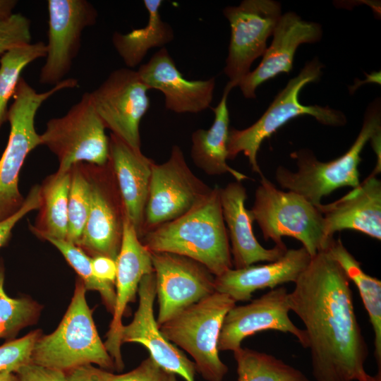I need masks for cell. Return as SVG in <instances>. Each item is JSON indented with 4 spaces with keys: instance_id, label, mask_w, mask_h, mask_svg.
Listing matches in <instances>:
<instances>
[{
    "instance_id": "cell-1",
    "label": "cell",
    "mask_w": 381,
    "mask_h": 381,
    "mask_svg": "<svg viewBox=\"0 0 381 381\" xmlns=\"http://www.w3.org/2000/svg\"><path fill=\"white\" fill-rule=\"evenodd\" d=\"M288 294L302 321L315 381H377L365 370L368 348L355 313L350 280L327 250L311 260Z\"/></svg>"
},
{
    "instance_id": "cell-2",
    "label": "cell",
    "mask_w": 381,
    "mask_h": 381,
    "mask_svg": "<svg viewBox=\"0 0 381 381\" xmlns=\"http://www.w3.org/2000/svg\"><path fill=\"white\" fill-rule=\"evenodd\" d=\"M220 187L210 193L181 217L147 231L140 239L150 252H167L193 259L214 277L233 267Z\"/></svg>"
},
{
    "instance_id": "cell-3",
    "label": "cell",
    "mask_w": 381,
    "mask_h": 381,
    "mask_svg": "<svg viewBox=\"0 0 381 381\" xmlns=\"http://www.w3.org/2000/svg\"><path fill=\"white\" fill-rule=\"evenodd\" d=\"M380 99L370 104L365 111L361 129L351 147L341 156L329 162H321L313 152L301 149L291 154L296 159L297 170L291 171L279 166L275 179L284 189L295 192L315 205L321 204L322 198L337 188L360 184L358 165L365 144L381 131Z\"/></svg>"
},
{
    "instance_id": "cell-4",
    "label": "cell",
    "mask_w": 381,
    "mask_h": 381,
    "mask_svg": "<svg viewBox=\"0 0 381 381\" xmlns=\"http://www.w3.org/2000/svg\"><path fill=\"white\" fill-rule=\"evenodd\" d=\"M85 292L83 283L78 279L70 305L58 327L37 340L32 363L65 373L88 364L102 369L115 367L98 334Z\"/></svg>"
},
{
    "instance_id": "cell-5",
    "label": "cell",
    "mask_w": 381,
    "mask_h": 381,
    "mask_svg": "<svg viewBox=\"0 0 381 381\" xmlns=\"http://www.w3.org/2000/svg\"><path fill=\"white\" fill-rule=\"evenodd\" d=\"M78 86L76 78H68L44 92H37L21 77L8 109L10 133L0 158V222L16 213L25 198L18 188L19 175L29 153L41 145L35 120L42 104L55 93Z\"/></svg>"
},
{
    "instance_id": "cell-6",
    "label": "cell",
    "mask_w": 381,
    "mask_h": 381,
    "mask_svg": "<svg viewBox=\"0 0 381 381\" xmlns=\"http://www.w3.org/2000/svg\"><path fill=\"white\" fill-rule=\"evenodd\" d=\"M323 67L317 59L308 61L296 77L289 80L256 122L241 130L230 128L227 143L228 159H234L243 152L248 158L252 170L262 176L257 159L262 143L291 119L309 115L326 126L339 127L345 125L346 118L342 111L328 106H306L298 100L299 93L305 85L320 80Z\"/></svg>"
},
{
    "instance_id": "cell-7",
    "label": "cell",
    "mask_w": 381,
    "mask_h": 381,
    "mask_svg": "<svg viewBox=\"0 0 381 381\" xmlns=\"http://www.w3.org/2000/svg\"><path fill=\"white\" fill-rule=\"evenodd\" d=\"M250 212L263 238L279 247H286L282 238L291 236L313 257L326 250L334 239L326 238L323 217L317 205L295 192L278 189L263 175Z\"/></svg>"
},
{
    "instance_id": "cell-8",
    "label": "cell",
    "mask_w": 381,
    "mask_h": 381,
    "mask_svg": "<svg viewBox=\"0 0 381 381\" xmlns=\"http://www.w3.org/2000/svg\"><path fill=\"white\" fill-rule=\"evenodd\" d=\"M236 303L214 291L159 327L167 340L191 356L196 371L207 381H222L228 372L217 344L224 319Z\"/></svg>"
},
{
    "instance_id": "cell-9",
    "label": "cell",
    "mask_w": 381,
    "mask_h": 381,
    "mask_svg": "<svg viewBox=\"0 0 381 381\" xmlns=\"http://www.w3.org/2000/svg\"><path fill=\"white\" fill-rule=\"evenodd\" d=\"M105 129L86 92L65 115L47 122L40 143L56 156L57 172L69 171L81 162L102 166L107 163L109 155Z\"/></svg>"
},
{
    "instance_id": "cell-10",
    "label": "cell",
    "mask_w": 381,
    "mask_h": 381,
    "mask_svg": "<svg viewBox=\"0 0 381 381\" xmlns=\"http://www.w3.org/2000/svg\"><path fill=\"white\" fill-rule=\"evenodd\" d=\"M211 189L189 168L181 147L173 145L168 160L152 164L144 234L186 213Z\"/></svg>"
},
{
    "instance_id": "cell-11",
    "label": "cell",
    "mask_w": 381,
    "mask_h": 381,
    "mask_svg": "<svg viewBox=\"0 0 381 381\" xmlns=\"http://www.w3.org/2000/svg\"><path fill=\"white\" fill-rule=\"evenodd\" d=\"M223 14L231 28L224 72L234 87L265 52L267 40L282 15V8L280 3L273 0H244L238 6L224 8Z\"/></svg>"
},
{
    "instance_id": "cell-12",
    "label": "cell",
    "mask_w": 381,
    "mask_h": 381,
    "mask_svg": "<svg viewBox=\"0 0 381 381\" xmlns=\"http://www.w3.org/2000/svg\"><path fill=\"white\" fill-rule=\"evenodd\" d=\"M149 88L137 71H113L92 92L94 107L106 128L131 147L140 150V124L150 107Z\"/></svg>"
},
{
    "instance_id": "cell-13",
    "label": "cell",
    "mask_w": 381,
    "mask_h": 381,
    "mask_svg": "<svg viewBox=\"0 0 381 381\" xmlns=\"http://www.w3.org/2000/svg\"><path fill=\"white\" fill-rule=\"evenodd\" d=\"M91 183L89 215L77 246L92 257L116 260L121 243L126 214L117 181L109 160L99 166L86 163Z\"/></svg>"
},
{
    "instance_id": "cell-14",
    "label": "cell",
    "mask_w": 381,
    "mask_h": 381,
    "mask_svg": "<svg viewBox=\"0 0 381 381\" xmlns=\"http://www.w3.org/2000/svg\"><path fill=\"white\" fill-rule=\"evenodd\" d=\"M45 62L39 82L56 85L66 79L81 46L83 31L94 25L98 12L87 0H48Z\"/></svg>"
},
{
    "instance_id": "cell-15",
    "label": "cell",
    "mask_w": 381,
    "mask_h": 381,
    "mask_svg": "<svg viewBox=\"0 0 381 381\" xmlns=\"http://www.w3.org/2000/svg\"><path fill=\"white\" fill-rule=\"evenodd\" d=\"M161 325L215 291L214 276L189 258L167 252H150Z\"/></svg>"
},
{
    "instance_id": "cell-16",
    "label": "cell",
    "mask_w": 381,
    "mask_h": 381,
    "mask_svg": "<svg viewBox=\"0 0 381 381\" xmlns=\"http://www.w3.org/2000/svg\"><path fill=\"white\" fill-rule=\"evenodd\" d=\"M288 294L284 286L271 289L244 306H234L226 315L218 339L219 351H234L248 337L265 330H276L294 335L304 349L308 338L289 318Z\"/></svg>"
},
{
    "instance_id": "cell-17",
    "label": "cell",
    "mask_w": 381,
    "mask_h": 381,
    "mask_svg": "<svg viewBox=\"0 0 381 381\" xmlns=\"http://www.w3.org/2000/svg\"><path fill=\"white\" fill-rule=\"evenodd\" d=\"M116 303L113 318L104 346L112 358L115 368L121 370L122 318L128 305L133 302L142 278L154 272L151 253L143 244L135 228L125 214L120 250L116 259Z\"/></svg>"
},
{
    "instance_id": "cell-18",
    "label": "cell",
    "mask_w": 381,
    "mask_h": 381,
    "mask_svg": "<svg viewBox=\"0 0 381 381\" xmlns=\"http://www.w3.org/2000/svg\"><path fill=\"white\" fill-rule=\"evenodd\" d=\"M138 294L139 304L133 319L121 329L122 344L143 345L162 368L180 375L185 381H195L194 363L163 336L155 318L153 306L157 295L154 272L142 278Z\"/></svg>"
},
{
    "instance_id": "cell-19",
    "label": "cell",
    "mask_w": 381,
    "mask_h": 381,
    "mask_svg": "<svg viewBox=\"0 0 381 381\" xmlns=\"http://www.w3.org/2000/svg\"><path fill=\"white\" fill-rule=\"evenodd\" d=\"M137 71L149 90L163 93L165 107L169 111L196 114L207 109L212 103L215 78L187 80L165 47L160 48Z\"/></svg>"
},
{
    "instance_id": "cell-20",
    "label": "cell",
    "mask_w": 381,
    "mask_h": 381,
    "mask_svg": "<svg viewBox=\"0 0 381 381\" xmlns=\"http://www.w3.org/2000/svg\"><path fill=\"white\" fill-rule=\"evenodd\" d=\"M271 45L266 49L258 66L238 83L243 95L255 99L257 87L281 73H289L297 48L302 44L320 41L322 30L320 24L309 22L294 12L282 14L274 32Z\"/></svg>"
},
{
    "instance_id": "cell-21",
    "label": "cell",
    "mask_w": 381,
    "mask_h": 381,
    "mask_svg": "<svg viewBox=\"0 0 381 381\" xmlns=\"http://www.w3.org/2000/svg\"><path fill=\"white\" fill-rule=\"evenodd\" d=\"M317 207L322 214L329 241L342 230L359 231L381 240V181L376 176L370 174L339 200Z\"/></svg>"
},
{
    "instance_id": "cell-22",
    "label": "cell",
    "mask_w": 381,
    "mask_h": 381,
    "mask_svg": "<svg viewBox=\"0 0 381 381\" xmlns=\"http://www.w3.org/2000/svg\"><path fill=\"white\" fill-rule=\"evenodd\" d=\"M311 258L301 247L287 249L278 260L265 265L229 269L214 277L215 291L228 295L236 302L249 301L257 290L295 283Z\"/></svg>"
},
{
    "instance_id": "cell-23",
    "label": "cell",
    "mask_w": 381,
    "mask_h": 381,
    "mask_svg": "<svg viewBox=\"0 0 381 381\" xmlns=\"http://www.w3.org/2000/svg\"><path fill=\"white\" fill-rule=\"evenodd\" d=\"M219 196L235 269L246 267L258 262H273L285 253L286 247L274 246L267 249L256 239L253 230L254 220L250 210L245 205L246 189L241 182L236 181L220 188Z\"/></svg>"
},
{
    "instance_id": "cell-24",
    "label": "cell",
    "mask_w": 381,
    "mask_h": 381,
    "mask_svg": "<svg viewBox=\"0 0 381 381\" xmlns=\"http://www.w3.org/2000/svg\"><path fill=\"white\" fill-rule=\"evenodd\" d=\"M109 160L117 181L125 213L141 239L154 162L113 133L109 137Z\"/></svg>"
},
{
    "instance_id": "cell-25",
    "label": "cell",
    "mask_w": 381,
    "mask_h": 381,
    "mask_svg": "<svg viewBox=\"0 0 381 381\" xmlns=\"http://www.w3.org/2000/svg\"><path fill=\"white\" fill-rule=\"evenodd\" d=\"M234 88L228 82L221 100L213 109L214 121L207 130L198 129L191 135L190 156L193 163L205 174L211 176L229 174L236 181L250 179L231 168L228 159L227 143L229 134V113L227 97Z\"/></svg>"
},
{
    "instance_id": "cell-26",
    "label": "cell",
    "mask_w": 381,
    "mask_h": 381,
    "mask_svg": "<svg viewBox=\"0 0 381 381\" xmlns=\"http://www.w3.org/2000/svg\"><path fill=\"white\" fill-rule=\"evenodd\" d=\"M162 3V0H144L148 13L147 25L126 34H113V46L128 68L139 65L150 49L164 47L174 39L173 28L161 17L159 8Z\"/></svg>"
},
{
    "instance_id": "cell-27",
    "label": "cell",
    "mask_w": 381,
    "mask_h": 381,
    "mask_svg": "<svg viewBox=\"0 0 381 381\" xmlns=\"http://www.w3.org/2000/svg\"><path fill=\"white\" fill-rule=\"evenodd\" d=\"M71 185V170L56 171L40 186L41 205L35 225L30 230L37 236L66 240L68 218V205Z\"/></svg>"
},
{
    "instance_id": "cell-28",
    "label": "cell",
    "mask_w": 381,
    "mask_h": 381,
    "mask_svg": "<svg viewBox=\"0 0 381 381\" xmlns=\"http://www.w3.org/2000/svg\"><path fill=\"white\" fill-rule=\"evenodd\" d=\"M327 252L341 267L358 288L374 332L375 358L381 368V281L366 274L360 262L344 246L340 238L333 239Z\"/></svg>"
},
{
    "instance_id": "cell-29",
    "label": "cell",
    "mask_w": 381,
    "mask_h": 381,
    "mask_svg": "<svg viewBox=\"0 0 381 381\" xmlns=\"http://www.w3.org/2000/svg\"><path fill=\"white\" fill-rule=\"evenodd\" d=\"M233 352L237 381H310L302 371L272 355L242 347Z\"/></svg>"
},
{
    "instance_id": "cell-30",
    "label": "cell",
    "mask_w": 381,
    "mask_h": 381,
    "mask_svg": "<svg viewBox=\"0 0 381 381\" xmlns=\"http://www.w3.org/2000/svg\"><path fill=\"white\" fill-rule=\"evenodd\" d=\"M46 44L30 42L7 51L0 58V128L7 121L8 104L13 98L23 70L30 64L46 56Z\"/></svg>"
},
{
    "instance_id": "cell-31",
    "label": "cell",
    "mask_w": 381,
    "mask_h": 381,
    "mask_svg": "<svg viewBox=\"0 0 381 381\" xmlns=\"http://www.w3.org/2000/svg\"><path fill=\"white\" fill-rule=\"evenodd\" d=\"M90 204L91 183L86 163L75 164L71 169L66 241L78 244L89 215Z\"/></svg>"
},
{
    "instance_id": "cell-32",
    "label": "cell",
    "mask_w": 381,
    "mask_h": 381,
    "mask_svg": "<svg viewBox=\"0 0 381 381\" xmlns=\"http://www.w3.org/2000/svg\"><path fill=\"white\" fill-rule=\"evenodd\" d=\"M4 268L0 263V339H13L22 329L36 323L42 306L34 300L11 298L4 290Z\"/></svg>"
},
{
    "instance_id": "cell-33",
    "label": "cell",
    "mask_w": 381,
    "mask_h": 381,
    "mask_svg": "<svg viewBox=\"0 0 381 381\" xmlns=\"http://www.w3.org/2000/svg\"><path fill=\"white\" fill-rule=\"evenodd\" d=\"M54 246L74 269L86 290L98 291L107 310L113 313L116 303L114 284L97 279L92 271V258L79 246L66 240L47 238L44 239Z\"/></svg>"
},
{
    "instance_id": "cell-34",
    "label": "cell",
    "mask_w": 381,
    "mask_h": 381,
    "mask_svg": "<svg viewBox=\"0 0 381 381\" xmlns=\"http://www.w3.org/2000/svg\"><path fill=\"white\" fill-rule=\"evenodd\" d=\"M40 336V331L35 330L0 346V373H16L21 366L32 362L33 349Z\"/></svg>"
},
{
    "instance_id": "cell-35",
    "label": "cell",
    "mask_w": 381,
    "mask_h": 381,
    "mask_svg": "<svg viewBox=\"0 0 381 381\" xmlns=\"http://www.w3.org/2000/svg\"><path fill=\"white\" fill-rule=\"evenodd\" d=\"M32 42L31 21L20 13L0 17V55L17 46Z\"/></svg>"
},
{
    "instance_id": "cell-36",
    "label": "cell",
    "mask_w": 381,
    "mask_h": 381,
    "mask_svg": "<svg viewBox=\"0 0 381 381\" xmlns=\"http://www.w3.org/2000/svg\"><path fill=\"white\" fill-rule=\"evenodd\" d=\"M111 381H178L175 374L159 365L150 356L133 370L123 374H111Z\"/></svg>"
},
{
    "instance_id": "cell-37",
    "label": "cell",
    "mask_w": 381,
    "mask_h": 381,
    "mask_svg": "<svg viewBox=\"0 0 381 381\" xmlns=\"http://www.w3.org/2000/svg\"><path fill=\"white\" fill-rule=\"evenodd\" d=\"M40 205V186L35 185L25 198L22 207L13 215L0 222V248L7 243L16 224L30 212L39 210Z\"/></svg>"
},
{
    "instance_id": "cell-38",
    "label": "cell",
    "mask_w": 381,
    "mask_h": 381,
    "mask_svg": "<svg viewBox=\"0 0 381 381\" xmlns=\"http://www.w3.org/2000/svg\"><path fill=\"white\" fill-rule=\"evenodd\" d=\"M18 381H68L66 373L30 362L16 373Z\"/></svg>"
},
{
    "instance_id": "cell-39",
    "label": "cell",
    "mask_w": 381,
    "mask_h": 381,
    "mask_svg": "<svg viewBox=\"0 0 381 381\" xmlns=\"http://www.w3.org/2000/svg\"><path fill=\"white\" fill-rule=\"evenodd\" d=\"M68 381H111V373L92 364L82 365L68 372Z\"/></svg>"
},
{
    "instance_id": "cell-40",
    "label": "cell",
    "mask_w": 381,
    "mask_h": 381,
    "mask_svg": "<svg viewBox=\"0 0 381 381\" xmlns=\"http://www.w3.org/2000/svg\"><path fill=\"white\" fill-rule=\"evenodd\" d=\"M92 267L95 276L103 281L114 284L116 276V260L107 256L92 258Z\"/></svg>"
},
{
    "instance_id": "cell-41",
    "label": "cell",
    "mask_w": 381,
    "mask_h": 381,
    "mask_svg": "<svg viewBox=\"0 0 381 381\" xmlns=\"http://www.w3.org/2000/svg\"><path fill=\"white\" fill-rule=\"evenodd\" d=\"M371 146L377 157V163L375 167L371 174L377 176L381 171V157H380V145H381V131L375 133L370 139Z\"/></svg>"
},
{
    "instance_id": "cell-42",
    "label": "cell",
    "mask_w": 381,
    "mask_h": 381,
    "mask_svg": "<svg viewBox=\"0 0 381 381\" xmlns=\"http://www.w3.org/2000/svg\"><path fill=\"white\" fill-rule=\"evenodd\" d=\"M18 4L16 0H0V17L9 16Z\"/></svg>"
},
{
    "instance_id": "cell-43",
    "label": "cell",
    "mask_w": 381,
    "mask_h": 381,
    "mask_svg": "<svg viewBox=\"0 0 381 381\" xmlns=\"http://www.w3.org/2000/svg\"><path fill=\"white\" fill-rule=\"evenodd\" d=\"M0 381H18L15 373L3 371L0 373Z\"/></svg>"
}]
</instances>
